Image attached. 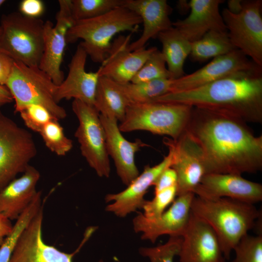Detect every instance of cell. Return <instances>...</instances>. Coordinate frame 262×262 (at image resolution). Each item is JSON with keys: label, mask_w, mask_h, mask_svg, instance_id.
I'll use <instances>...</instances> for the list:
<instances>
[{"label": "cell", "mask_w": 262, "mask_h": 262, "mask_svg": "<svg viewBox=\"0 0 262 262\" xmlns=\"http://www.w3.org/2000/svg\"><path fill=\"white\" fill-rule=\"evenodd\" d=\"M237 118L193 107L185 130L200 147L206 174L254 173L262 168V135Z\"/></svg>", "instance_id": "1"}, {"label": "cell", "mask_w": 262, "mask_h": 262, "mask_svg": "<svg viewBox=\"0 0 262 262\" xmlns=\"http://www.w3.org/2000/svg\"><path fill=\"white\" fill-rule=\"evenodd\" d=\"M152 101L182 104L235 117L262 121V67L238 71L193 89L168 93Z\"/></svg>", "instance_id": "2"}, {"label": "cell", "mask_w": 262, "mask_h": 262, "mask_svg": "<svg viewBox=\"0 0 262 262\" xmlns=\"http://www.w3.org/2000/svg\"><path fill=\"white\" fill-rule=\"evenodd\" d=\"M191 212L213 229L225 260L262 217L254 204L226 197L207 199L195 196Z\"/></svg>", "instance_id": "3"}, {"label": "cell", "mask_w": 262, "mask_h": 262, "mask_svg": "<svg viewBox=\"0 0 262 262\" xmlns=\"http://www.w3.org/2000/svg\"><path fill=\"white\" fill-rule=\"evenodd\" d=\"M142 23L140 17L124 7H118L100 16L75 21L66 35L67 43L79 39L91 60L102 64L109 53L113 37L124 31L135 32Z\"/></svg>", "instance_id": "4"}, {"label": "cell", "mask_w": 262, "mask_h": 262, "mask_svg": "<svg viewBox=\"0 0 262 262\" xmlns=\"http://www.w3.org/2000/svg\"><path fill=\"white\" fill-rule=\"evenodd\" d=\"M192 109L187 105L157 101L130 104L119 129L121 132L144 131L176 140L185 130Z\"/></svg>", "instance_id": "5"}, {"label": "cell", "mask_w": 262, "mask_h": 262, "mask_svg": "<svg viewBox=\"0 0 262 262\" xmlns=\"http://www.w3.org/2000/svg\"><path fill=\"white\" fill-rule=\"evenodd\" d=\"M44 23L20 12L3 15L0 21V51L14 61L38 67L44 49Z\"/></svg>", "instance_id": "6"}, {"label": "cell", "mask_w": 262, "mask_h": 262, "mask_svg": "<svg viewBox=\"0 0 262 262\" xmlns=\"http://www.w3.org/2000/svg\"><path fill=\"white\" fill-rule=\"evenodd\" d=\"M5 86L15 101V113L34 104L46 108L58 120L66 117V111L55 99L57 85L39 67L15 61Z\"/></svg>", "instance_id": "7"}, {"label": "cell", "mask_w": 262, "mask_h": 262, "mask_svg": "<svg viewBox=\"0 0 262 262\" xmlns=\"http://www.w3.org/2000/svg\"><path fill=\"white\" fill-rule=\"evenodd\" d=\"M37 151L32 133L0 109V190L25 172Z\"/></svg>", "instance_id": "8"}, {"label": "cell", "mask_w": 262, "mask_h": 262, "mask_svg": "<svg viewBox=\"0 0 262 262\" xmlns=\"http://www.w3.org/2000/svg\"><path fill=\"white\" fill-rule=\"evenodd\" d=\"M72 109L79 121L74 135L82 155L98 176L109 178L110 159L99 114L93 105L78 99H73Z\"/></svg>", "instance_id": "9"}, {"label": "cell", "mask_w": 262, "mask_h": 262, "mask_svg": "<svg viewBox=\"0 0 262 262\" xmlns=\"http://www.w3.org/2000/svg\"><path fill=\"white\" fill-rule=\"evenodd\" d=\"M261 0H243L242 11L234 14L224 9L222 16L228 36L236 49L262 67Z\"/></svg>", "instance_id": "10"}, {"label": "cell", "mask_w": 262, "mask_h": 262, "mask_svg": "<svg viewBox=\"0 0 262 262\" xmlns=\"http://www.w3.org/2000/svg\"><path fill=\"white\" fill-rule=\"evenodd\" d=\"M163 142L173 151L171 167L177 175V196L193 193L206 174L200 147L186 130L177 139L166 138Z\"/></svg>", "instance_id": "11"}, {"label": "cell", "mask_w": 262, "mask_h": 262, "mask_svg": "<svg viewBox=\"0 0 262 262\" xmlns=\"http://www.w3.org/2000/svg\"><path fill=\"white\" fill-rule=\"evenodd\" d=\"M59 9L55 25L50 21L44 23V49L39 68L47 74L56 85L64 80L61 69L66 41V35L74 21L71 15V0H59Z\"/></svg>", "instance_id": "12"}, {"label": "cell", "mask_w": 262, "mask_h": 262, "mask_svg": "<svg viewBox=\"0 0 262 262\" xmlns=\"http://www.w3.org/2000/svg\"><path fill=\"white\" fill-rule=\"evenodd\" d=\"M195 196L193 193L177 196L172 204L160 216L148 219L142 213L132 220L136 233H141L143 240L154 243L162 235L181 237L191 215V205Z\"/></svg>", "instance_id": "13"}, {"label": "cell", "mask_w": 262, "mask_h": 262, "mask_svg": "<svg viewBox=\"0 0 262 262\" xmlns=\"http://www.w3.org/2000/svg\"><path fill=\"white\" fill-rule=\"evenodd\" d=\"M43 211L42 207L20 234L10 262H73V258L82 245L72 253L63 252L46 244L43 239ZM98 262H104L100 260Z\"/></svg>", "instance_id": "14"}, {"label": "cell", "mask_w": 262, "mask_h": 262, "mask_svg": "<svg viewBox=\"0 0 262 262\" xmlns=\"http://www.w3.org/2000/svg\"><path fill=\"white\" fill-rule=\"evenodd\" d=\"M168 148V153L158 164L152 166L146 165L143 171L124 190L108 194L105 197L106 202H111L105 210L118 217L123 218L142 209L146 200L145 195L148 189L153 186L160 175L166 168L171 167L173 163V151Z\"/></svg>", "instance_id": "15"}, {"label": "cell", "mask_w": 262, "mask_h": 262, "mask_svg": "<svg viewBox=\"0 0 262 262\" xmlns=\"http://www.w3.org/2000/svg\"><path fill=\"white\" fill-rule=\"evenodd\" d=\"M193 193L207 199L226 197L252 204L262 200V185L238 174H206Z\"/></svg>", "instance_id": "16"}, {"label": "cell", "mask_w": 262, "mask_h": 262, "mask_svg": "<svg viewBox=\"0 0 262 262\" xmlns=\"http://www.w3.org/2000/svg\"><path fill=\"white\" fill-rule=\"evenodd\" d=\"M257 66L240 50L236 49L226 54L213 58L204 66L191 74L173 80L169 93L196 88Z\"/></svg>", "instance_id": "17"}, {"label": "cell", "mask_w": 262, "mask_h": 262, "mask_svg": "<svg viewBox=\"0 0 262 262\" xmlns=\"http://www.w3.org/2000/svg\"><path fill=\"white\" fill-rule=\"evenodd\" d=\"M181 237L180 262H219L225 259L213 229L192 212Z\"/></svg>", "instance_id": "18"}, {"label": "cell", "mask_w": 262, "mask_h": 262, "mask_svg": "<svg viewBox=\"0 0 262 262\" xmlns=\"http://www.w3.org/2000/svg\"><path fill=\"white\" fill-rule=\"evenodd\" d=\"M131 34L120 35L113 43L104 61L98 68L99 76L107 77L119 83L130 82L150 55L157 49L146 48L130 51Z\"/></svg>", "instance_id": "19"}, {"label": "cell", "mask_w": 262, "mask_h": 262, "mask_svg": "<svg viewBox=\"0 0 262 262\" xmlns=\"http://www.w3.org/2000/svg\"><path fill=\"white\" fill-rule=\"evenodd\" d=\"M99 116L105 132L108 155L113 159L122 183L128 186L140 174L135 164V154L148 145L140 139L127 140L119 129L117 120L100 115Z\"/></svg>", "instance_id": "20"}, {"label": "cell", "mask_w": 262, "mask_h": 262, "mask_svg": "<svg viewBox=\"0 0 262 262\" xmlns=\"http://www.w3.org/2000/svg\"><path fill=\"white\" fill-rule=\"evenodd\" d=\"M87 54L79 44L68 65V73L63 82L58 85L55 99H78L94 106L99 71L87 72L85 64Z\"/></svg>", "instance_id": "21"}, {"label": "cell", "mask_w": 262, "mask_h": 262, "mask_svg": "<svg viewBox=\"0 0 262 262\" xmlns=\"http://www.w3.org/2000/svg\"><path fill=\"white\" fill-rule=\"evenodd\" d=\"M222 0H191L190 13L185 19L172 23L174 27L190 42L200 39L210 31L227 32L219 5Z\"/></svg>", "instance_id": "22"}, {"label": "cell", "mask_w": 262, "mask_h": 262, "mask_svg": "<svg viewBox=\"0 0 262 262\" xmlns=\"http://www.w3.org/2000/svg\"><path fill=\"white\" fill-rule=\"evenodd\" d=\"M123 6L138 15L143 24L140 37L129 45L130 51L145 48L149 39L173 27L169 17L172 9L166 0H125Z\"/></svg>", "instance_id": "23"}, {"label": "cell", "mask_w": 262, "mask_h": 262, "mask_svg": "<svg viewBox=\"0 0 262 262\" xmlns=\"http://www.w3.org/2000/svg\"><path fill=\"white\" fill-rule=\"evenodd\" d=\"M40 178L39 171L29 165L20 177L0 190V213L11 221L16 220L37 196Z\"/></svg>", "instance_id": "24"}, {"label": "cell", "mask_w": 262, "mask_h": 262, "mask_svg": "<svg viewBox=\"0 0 262 262\" xmlns=\"http://www.w3.org/2000/svg\"><path fill=\"white\" fill-rule=\"evenodd\" d=\"M129 105L120 83L106 77H99L94 104L99 115L121 122Z\"/></svg>", "instance_id": "25"}, {"label": "cell", "mask_w": 262, "mask_h": 262, "mask_svg": "<svg viewBox=\"0 0 262 262\" xmlns=\"http://www.w3.org/2000/svg\"><path fill=\"white\" fill-rule=\"evenodd\" d=\"M158 38L162 44L161 51L165 59L171 79L184 75L183 66L191 50V42L173 26L160 33Z\"/></svg>", "instance_id": "26"}, {"label": "cell", "mask_w": 262, "mask_h": 262, "mask_svg": "<svg viewBox=\"0 0 262 262\" xmlns=\"http://www.w3.org/2000/svg\"><path fill=\"white\" fill-rule=\"evenodd\" d=\"M235 49L228 32L210 31L199 40L191 42L189 56L193 61L204 62L226 54Z\"/></svg>", "instance_id": "27"}, {"label": "cell", "mask_w": 262, "mask_h": 262, "mask_svg": "<svg viewBox=\"0 0 262 262\" xmlns=\"http://www.w3.org/2000/svg\"><path fill=\"white\" fill-rule=\"evenodd\" d=\"M173 80L161 79L139 83H120L130 104L150 102L170 92Z\"/></svg>", "instance_id": "28"}, {"label": "cell", "mask_w": 262, "mask_h": 262, "mask_svg": "<svg viewBox=\"0 0 262 262\" xmlns=\"http://www.w3.org/2000/svg\"><path fill=\"white\" fill-rule=\"evenodd\" d=\"M41 195V191H39L32 202L16 220L12 231L0 246V262H10L20 234L42 207Z\"/></svg>", "instance_id": "29"}, {"label": "cell", "mask_w": 262, "mask_h": 262, "mask_svg": "<svg viewBox=\"0 0 262 262\" xmlns=\"http://www.w3.org/2000/svg\"><path fill=\"white\" fill-rule=\"evenodd\" d=\"M125 0H72L71 15L74 21L103 15L118 7Z\"/></svg>", "instance_id": "30"}, {"label": "cell", "mask_w": 262, "mask_h": 262, "mask_svg": "<svg viewBox=\"0 0 262 262\" xmlns=\"http://www.w3.org/2000/svg\"><path fill=\"white\" fill-rule=\"evenodd\" d=\"M39 134L48 148L58 156L66 155L73 147L72 141L66 136L57 119L47 123Z\"/></svg>", "instance_id": "31"}, {"label": "cell", "mask_w": 262, "mask_h": 262, "mask_svg": "<svg viewBox=\"0 0 262 262\" xmlns=\"http://www.w3.org/2000/svg\"><path fill=\"white\" fill-rule=\"evenodd\" d=\"M161 79H171L165 59L157 48L150 55L131 81L132 83Z\"/></svg>", "instance_id": "32"}, {"label": "cell", "mask_w": 262, "mask_h": 262, "mask_svg": "<svg viewBox=\"0 0 262 262\" xmlns=\"http://www.w3.org/2000/svg\"><path fill=\"white\" fill-rule=\"evenodd\" d=\"M181 241V237L170 236L163 245L139 248V253L142 256L147 258L150 262H173L175 257L179 255Z\"/></svg>", "instance_id": "33"}, {"label": "cell", "mask_w": 262, "mask_h": 262, "mask_svg": "<svg viewBox=\"0 0 262 262\" xmlns=\"http://www.w3.org/2000/svg\"><path fill=\"white\" fill-rule=\"evenodd\" d=\"M233 251L235 257L231 262H262V234L245 235Z\"/></svg>", "instance_id": "34"}, {"label": "cell", "mask_w": 262, "mask_h": 262, "mask_svg": "<svg viewBox=\"0 0 262 262\" xmlns=\"http://www.w3.org/2000/svg\"><path fill=\"white\" fill-rule=\"evenodd\" d=\"M177 196V186H174L154 194L150 200H145L142 209V214L148 219L160 216L172 204Z\"/></svg>", "instance_id": "35"}, {"label": "cell", "mask_w": 262, "mask_h": 262, "mask_svg": "<svg viewBox=\"0 0 262 262\" xmlns=\"http://www.w3.org/2000/svg\"><path fill=\"white\" fill-rule=\"evenodd\" d=\"M19 113L25 126L38 133L47 123L56 119L46 108L38 104L29 105Z\"/></svg>", "instance_id": "36"}, {"label": "cell", "mask_w": 262, "mask_h": 262, "mask_svg": "<svg viewBox=\"0 0 262 262\" xmlns=\"http://www.w3.org/2000/svg\"><path fill=\"white\" fill-rule=\"evenodd\" d=\"M177 175L175 171L171 167L166 168L160 175L153 186L154 194L168 188L177 186Z\"/></svg>", "instance_id": "37"}, {"label": "cell", "mask_w": 262, "mask_h": 262, "mask_svg": "<svg viewBox=\"0 0 262 262\" xmlns=\"http://www.w3.org/2000/svg\"><path fill=\"white\" fill-rule=\"evenodd\" d=\"M20 13L32 18H38L44 11V5L40 0H23L19 4Z\"/></svg>", "instance_id": "38"}, {"label": "cell", "mask_w": 262, "mask_h": 262, "mask_svg": "<svg viewBox=\"0 0 262 262\" xmlns=\"http://www.w3.org/2000/svg\"><path fill=\"white\" fill-rule=\"evenodd\" d=\"M14 61L0 51V85L5 86L12 72Z\"/></svg>", "instance_id": "39"}, {"label": "cell", "mask_w": 262, "mask_h": 262, "mask_svg": "<svg viewBox=\"0 0 262 262\" xmlns=\"http://www.w3.org/2000/svg\"><path fill=\"white\" fill-rule=\"evenodd\" d=\"M11 221L0 213V246L12 230Z\"/></svg>", "instance_id": "40"}, {"label": "cell", "mask_w": 262, "mask_h": 262, "mask_svg": "<svg viewBox=\"0 0 262 262\" xmlns=\"http://www.w3.org/2000/svg\"><path fill=\"white\" fill-rule=\"evenodd\" d=\"M13 101L12 96L7 87L0 85V109L2 106Z\"/></svg>", "instance_id": "41"}, {"label": "cell", "mask_w": 262, "mask_h": 262, "mask_svg": "<svg viewBox=\"0 0 262 262\" xmlns=\"http://www.w3.org/2000/svg\"><path fill=\"white\" fill-rule=\"evenodd\" d=\"M228 8L229 12L234 14H239L242 9L243 0H229L228 1Z\"/></svg>", "instance_id": "42"}, {"label": "cell", "mask_w": 262, "mask_h": 262, "mask_svg": "<svg viewBox=\"0 0 262 262\" xmlns=\"http://www.w3.org/2000/svg\"><path fill=\"white\" fill-rule=\"evenodd\" d=\"M177 7L179 11L182 14L190 10L189 2L185 0H180L177 2Z\"/></svg>", "instance_id": "43"}, {"label": "cell", "mask_w": 262, "mask_h": 262, "mask_svg": "<svg viewBox=\"0 0 262 262\" xmlns=\"http://www.w3.org/2000/svg\"><path fill=\"white\" fill-rule=\"evenodd\" d=\"M5 2L4 0H0V7Z\"/></svg>", "instance_id": "44"}, {"label": "cell", "mask_w": 262, "mask_h": 262, "mask_svg": "<svg viewBox=\"0 0 262 262\" xmlns=\"http://www.w3.org/2000/svg\"><path fill=\"white\" fill-rule=\"evenodd\" d=\"M219 262H226V260L225 259H223Z\"/></svg>", "instance_id": "45"}, {"label": "cell", "mask_w": 262, "mask_h": 262, "mask_svg": "<svg viewBox=\"0 0 262 262\" xmlns=\"http://www.w3.org/2000/svg\"></svg>", "instance_id": "46"}]
</instances>
